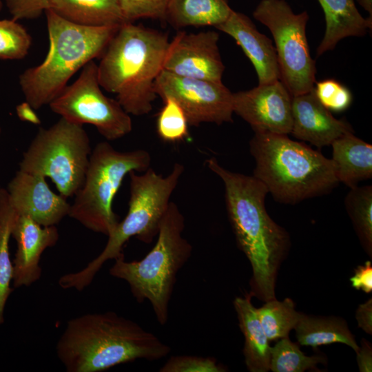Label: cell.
<instances>
[{"label": "cell", "instance_id": "obj_40", "mask_svg": "<svg viewBox=\"0 0 372 372\" xmlns=\"http://www.w3.org/2000/svg\"><path fill=\"white\" fill-rule=\"evenodd\" d=\"M2 8H3V3H2V1L0 0V12H1V10Z\"/></svg>", "mask_w": 372, "mask_h": 372}, {"label": "cell", "instance_id": "obj_35", "mask_svg": "<svg viewBox=\"0 0 372 372\" xmlns=\"http://www.w3.org/2000/svg\"><path fill=\"white\" fill-rule=\"evenodd\" d=\"M351 286L357 290H362L366 293L372 291V266L371 261L359 265L350 278Z\"/></svg>", "mask_w": 372, "mask_h": 372}, {"label": "cell", "instance_id": "obj_8", "mask_svg": "<svg viewBox=\"0 0 372 372\" xmlns=\"http://www.w3.org/2000/svg\"><path fill=\"white\" fill-rule=\"evenodd\" d=\"M151 156L144 149L120 152L106 141L92 150L81 187L74 194L68 216L85 228L109 236L117 226L112 209L114 198L125 177L131 172H145Z\"/></svg>", "mask_w": 372, "mask_h": 372}, {"label": "cell", "instance_id": "obj_25", "mask_svg": "<svg viewBox=\"0 0 372 372\" xmlns=\"http://www.w3.org/2000/svg\"><path fill=\"white\" fill-rule=\"evenodd\" d=\"M18 216L10 203L6 189L0 188V325L4 323L6 305L14 290L11 287L13 264L9 244Z\"/></svg>", "mask_w": 372, "mask_h": 372}, {"label": "cell", "instance_id": "obj_31", "mask_svg": "<svg viewBox=\"0 0 372 372\" xmlns=\"http://www.w3.org/2000/svg\"><path fill=\"white\" fill-rule=\"evenodd\" d=\"M314 92L320 103L329 111H344L352 103L351 91L334 79L318 82Z\"/></svg>", "mask_w": 372, "mask_h": 372}, {"label": "cell", "instance_id": "obj_32", "mask_svg": "<svg viewBox=\"0 0 372 372\" xmlns=\"http://www.w3.org/2000/svg\"><path fill=\"white\" fill-rule=\"evenodd\" d=\"M170 0H118L126 22L141 18L165 20Z\"/></svg>", "mask_w": 372, "mask_h": 372}, {"label": "cell", "instance_id": "obj_20", "mask_svg": "<svg viewBox=\"0 0 372 372\" xmlns=\"http://www.w3.org/2000/svg\"><path fill=\"white\" fill-rule=\"evenodd\" d=\"M331 158L336 177L349 188L372 177V145L349 133L335 140Z\"/></svg>", "mask_w": 372, "mask_h": 372}, {"label": "cell", "instance_id": "obj_28", "mask_svg": "<svg viewBox=\"0 0 372 372\" xmlns=\"http://www.w3.org/2000/svg\"><path fill=\"white\" fill-rule=\"evenodd\" d=\"M319 363H324V358L305 355L288 336L270 347L269 370L273 372H303L316 369Z\"/></svg>", "mask_w": 372, "mask_h": 372}, {"label": "cell", "instance_id": "obj_13", "mask_svg": "<svg viewBox=\"0 0 372 372\" xmlns=\"http://www.w3.org/2000/svg\"><path fill=\"white\" fill-rule=\"evenodd\" d=\"M233 110L254 133H291L292 96L280 80L233 93Z\"/></svg>", "mask_w": 372, "mask_h": 372}, {"label": "cell", "instance_id": "obj_24", "mask_svg": "<svg viewBox=\"0 0 372 372\" xmlns=\"http://www.w3.org/2000/svg\"><path fill=\"white\" fill-rule=\"evenodd\" d=\"M298 342L303 346L317 347L332 343H342L355 352L359 349L347 322L338 318H317L301 314L294 327Z\"/></svg>", "mask_w": 372, "mask_h": 372}, {"label": "cell", "instance_id": "obj_12", "mask_svg": "<svg viewBox=\"0 0 372 372\" xmlns=\"http://www.w3.org/2000/svg\"><path fill=\"white\" fill-rule=\"evenodd\" d=\"M154 89L162 100L172 98L180 105L189 125L232 122L233 93L222 82L180 76L163 70Z\"/></svg>", "mask_w": 372, "mask_h": 372}, {"label": "cell", "instance_id": "obj_3", "mask_svg": "<svg viewBox=\"0 0 372 372\" xmlns=\"http://www.w3.org/2000/svg\"><path fill=\"white\" fill-rule=\"evenodd\" d=\"M167 33L133 22L121 24L97 64L99 82L130 115L149 114L157 95L155 81L163 70Z\"/></svg>", "mask_w": 372, "mask_h": 372}, {"label": "cell", "instance_id": "obj_19", "mask_svg": "<svg viewBox=\"0 0 372 372\" xmlns=\"http://www.w3.org/2000/svg\"><path fill=\"white\" fill-rule=\"evenodd\" d=\"M325 17V32L317 56L333 50L342 39L362 37L371 29L372 19L364 18L354 0H318Z\"/></svg>", "mask_w": 372, "mask_h": 372}, {"label": "cell", "instance_id": "obj_2", "mask_svg": "<svg viewBox=\"0 0 372 372\" xmlns=\"http://www.w3.org/2000/svg\"><path fill=\"white\" fill-rule=\"evenodd\" d=\"M55 350L67 372H101L138 359L159 360L172 349L136 322L109 311L69 320Z\"/></svg>", "mask_w": 372, "mask_h": 372}, {"label": "cell", "instance_id": "obj_10", "mask_svg": "<svg viewBox=\"0 0 372 372\" xmlns=\"http://www.w3.org/2000/svg\"><path fill=\"white\" fill-rule=\"evenodd\" d=\"M253 17L270 30L276 44L280 80L292 96L314 88L316 68L306 35L309 14L293 12L285 0H262Z\"/></svg>", "mask_w": 372, "mask_h": 372}, {"label": "cell", "instance_id": "obj_11", "mask_svg": "<svg viewBox=\"0 0 372 372\" xmlns=\"http://www.w3.org/2000/svg\"><path fill=\"white\" fill-rule=\"evenodd\" d=\"M101 88L97 64L92 60L49 106L53 112L70 122L94 126L107 141L121 138L132 130L130 115L116 99L105 95Z\"/></svg>", "mask_w": 372, "mask_h": 372}, {"label": "cell", "instance_id": "obj_15", "mask_svg": "<svg viewBox=\"0 0 372 372\" xmlns=\"http://www.w3.org/2000/svg\"><path fill=\"white\" fill-rule=\"evenodd\" d=\"M6 189L17 214L41 226L56 225L69 214L70 204L51 190L44 176L19 169Z\"/></svg>", "mask_w": 372, "mask_h": 372}, {"label": "cell", "instance_id": "obj_38", "mask_svg": "<svg viewBox=\"0 0 372 372\" xmlns=\"http://www.w3.org/2000/svg\"><path fill=\"white\" fill-rule=\"evenodd\" d=\"M34 110L27 101L19 104L16 107L17 115L21 121L38 125L41 121Z\"/></svg>", "mask_w": 372, "mask_h": 372}, {"label": "cell", "instance_id": "obj_33", "mask_svg": "<svg viewBox=\"0 0 372 372\" xmlns=\"http://www.w3.org/2000/svg\"><path fill=\"white\" fill-rule=\"evenodd\" d=\"M160 372H224L226 369L210 357L172 355L159 369Z\"/></svg>", "mask_w": 372, "mask_h": 372}, {"label": "cell", "instance_id": "obj_16", "mask_svg": "<svg viewBox=\"0 0 372 372\" xmlns=\"http://www.w3.org/2000/svg\"><path fill=\"white\" fill-rule=\"evenodd\" d=\"M12 236L17 242V251L12 260V285L14 289L28 287L40 279L41 255L46 249L57 243L59 230L56 225L41 226L28 216L19 215Z\"/></svg>", "mask_w": 372, "mask_h": 372}, {"label": "cell", "instance_id": "obj_39", "mask_svg": "<svg viewBox=\"0 0 372 372\" xmlns=\"http://www.w3.org/2000/svg\"><path fill=\"white\" fill-rule=\"evenodd\" d=\"M360 5L369 12L372 18V0H358Z\"/></svg>", "mask_w": 372, "mask_h": 372}, {"label": "cell", "instance_id": "obj_41", "mask_svg": "<svg viewBox=\"0 0 372 372\" xmlns=\"http://www.w3.org/2000/svg\"><path fill=\"white\" fill-rule=\"evenodd\" d=\"M1 127L0 126V136H1Z\"/></svg>", "mask_w": 372, "mask_h": 372}, {"label": "cell", "instance_id": "obj_37", "mask_svg": "<svg viewBox=\"0 0 372 372\" xmlns=\"http://www.w3.org/2000/svg\"><path fill=\"white\" fill-rule=\"evenodd\" d=\"M357 353V362L360 372L372 371V348L371 344L365 339L361 341Z\"/></svg>", "mask_w": 372, "mask_h": 372}, {"label": "cell", "instance_id": "obj_22", "mask_svg": "<svg viewBox=\"0 0 372 372\" xmlns=\"http://www.w3.org/2000/svg\"><path fill=\"white\" fill-rule=\"evenodd\" d=\"M48 9L86 26H119L125 21L118 0H48Z\"/></svg>", "mask_w": 372, "mask_h": 372}, {"label": "cell", "instance_id": "obj_14", "mask_svg": "<svg viewBox=\"0 0 372 372\" xmlns=\"http://www.w3.org/2000/svg\"><path fill=\"white\" fill-rule=\"evenodd\" d=\"M218 39V33L213 30L178 32L169 41L163 70L180 76L222 82L225 68Z\"/></svg>", "mask_w": 372, "mask_h": 372}, {"label": "cell", "instance_id": "obj_23", "mask_svg": "<svg viewBox=\"0 0 372 372\" xmlns=\"http://www.w3.org/2000/svg\"><path fill=\"white\" fill-rule=\"evenodd\" d=\"M231 11L228 0H170L165 20L176 28L216 27Z\"/></svg>", "mask_w": 372, "mask_h": 372}, {"label": "cell", "instance_id": "obj_26", "mask_svg": "<svg viewBox=\"0 0 372 372\" xmlns=\"http://www.w3.org/2000/svg\"><path fill=\"white\" fill-rule=\"evenodd\" d=\"M258 315L269 341L287 337L296 327L301 313L295 309V304L290 298L278 301L276 298L265 302L257 308Z\"/></svg>", "mask_w": 372, "mask_h": 372}, {"label": "cell", "instance_id": "obj_21", "mask_svg": "<svg viewBox=\"0 0 372 372\" xmlns=\"http://www.w3.org/2000/svg\"><path fill=\"white\" fill-rule=\"evenodd\" d=\"M251 297L248 293L245 297H236L234 301L239 327L245 338V362L251 372H267L269 370L271 347Z\"/></svg>", "mask_w": 372, "mask_h": 372}, {"label": "cell", "instance_id": "obj_18", "mask_svg": "<svg viewBox=\"0 0 372 372\" xmlns=\"http://www.w3.org/2000/svg\"><path fill=\"white\" fill-rule=\"evenodd\" d=\"M215 28L229 35L240 46L256 71L259 85L280 80L276 48L248 17L232 10L227 19Z\"/></svg>", "mask_w": 372, "mask_h": 372}, {"label": "cell", "instance_id": "obj_4", "mask_svg": "<svg viewBox=\"0 0 372 372\" xmlns=\"http://www.w3.org/2000/svg\"><path fill=\"white\" fill-rule=\"evenodd\" d=\"M249 149L256 162L253 176L279 203L324 195L340 183L331 158L286 134L255 132Z\"/></svg>", "mask_w": 372, "mask_h": 372}, {"label": "cell", "instance_id": "obj_27", "mask_svg": "<svg viewBox=\"0 0 372 372\" xmlns=\"http://www.w3.org/2000/svg\"><path fill=\"white\" fill-rule=\"evenodd\" d=\"M358 238L366 251L372 252V186L350 188L344 200Z\"/></svg>", "mask_w": 372, "mask_h": 372}, {"label": "cell", "instance_id": "obj_17", "mask_svg": "<svg viewBox=\"0 0 372 372\" xmlns=\"http://www.w3.org/2000/svg\"><path fill=\"white\" fill-rule=\"evenodd\" d=\"M353 130L347 121L335 118L317 99L314 88L292 96L291 133L296 138L318 148L331 145L337 138Z\"/></svg>", "mask_w": 372, "mask_h": 372}, {"label": "cell", "instance_id": "obj_30", "mask_svg": "<svg viewBox=\"0 0 372 372\" xmlns=\"http://www.w3.org/2000/svg\"><path fill=\"white\" fill-rule=\"evenodd\" d=\"M31 45V36L17 20L0 19V59H22Z\"/></svg>", "mask_w": 372, "mask_h": 372}, {"label": "cell", "instance_id": "obj_9", "mask_svg": "<svg viewBox=\"0 0 372 372\" xmlns=\"http://www.w3.org/2000/svg\"><path fill=\"white\" fill-rule=\"evenodd\" d=\"M91 152L83 125L61 117L48 128L39 129L23 154L19 169L48 177L67 198L83 185Z\"/></svg>", "mask_w": 372, "mask_h": 372}, {"label": "cell", "instance_id": "obj_5", "mask_svg": "<svg viewBox=\"0 0 372 372\" xmlns=\"http://www.w3.org/2000/svg\"><path fill=\"white\" fill-rule=\"evenodd\" d=\"M45 13L48 54L42 63L19 76L25 101L35 110L49 105L74 74L101 56L120 26H86L70 22L50 9Z\"/></svg>", "mask_w": 372, "mask_h": 372}, {"label": "cell", "instance_id": "obj_1", "mask_svg": "<svg viewBox=\"0 0 372 372\" xmlns=\"http://www.w3.org/2000/svg\"><path fill=\"white\" fill-rule=\"evenodd\" d=\"M206 165L224 184L229 220L252 269L250 293L265 302L275 299L277 271L289 249V237L267 211V189L254 176L229 171L215 158L207 159Z\"/></svg>", "mask_w": 372, "mask_h": 372}, {"label": "cell", "instance_id": "obj_36", "mask_svg": "<svg viewBox=\"0 0 372 372\" xmlns=\"http://www.w3.org/2000/svg\"><path fill=\"white\" fill-rule=\"evenodd\" d=\"M358 325L368 334H372V299L359 305L355 314Z\"/></svg>", "mask_w": 372, "mask_h": 372}, {"label": "cell", "instance_id": "obj_34", "mask_svg": "<svg viewBox=\"0 0 372 372\" xmlns=\"http://www.w3.org/2000/svg\"><path fill=\"white\" fill-rule=\"evenodd\" d=\"M9 12L14 20L39 17L48 9V0H6Z\"/></svg>", "mask_w": 372, "mask_h": 372}, {"label": "cell", "instance_id": "obj_6", "mask_svg": "<svg viewBox=\"0 0 372 372\" xmlns=\"http://www.w3.org/2000/svg\"><path fill=\"white\" fill-rule=\"evenodd\" d=\"M184 172V166L175 163L164 176L149 167L143 174L132 171L130 176V199L125 217L110 234L103 251L83 269L61 276L58 280L64 289L81 291L93 281L105 262L123 254V247L132 237L151 243L157 236L170 198Z\"/></svg>", "mask_w": 372, "mask_h": 372}, {"label": "cell", "instance_id": "obj_29", "mask_svg": "<svg viewBox=\"0 0 372 372\" xmlns=\"http://www.w3.org/2000/svg\"><path fill=\"white\" fill-rule=\"evenodd\" d=\"M163 101L156 120L158 135L165 142H180L189 136L187 116L174 99L165 98Z\"/></svg>", "mask_w": 372, "mask_h": 372}, {"label": "cell", "instance_id": "obj_7", "mask_svg": "<svg viewBox=\"0 0 372 372\" xmlns=\"http://www.w3.org/2000/svg\"><path fill=\"white\" fill-rule=\"evenodd\" d=\"M185 218L170 202L160 224L152 249L140 260L127 261L124 254L114 259L111 276L125 280L138 303L148 300L157 322L164 326L178 273L192 254L191 243L183 236Z\"/></svg>", "mask_w": 372, "mask_h": 372}]
</instances>
